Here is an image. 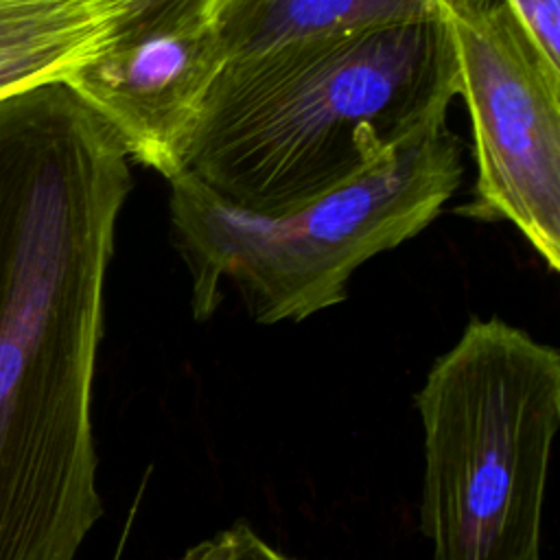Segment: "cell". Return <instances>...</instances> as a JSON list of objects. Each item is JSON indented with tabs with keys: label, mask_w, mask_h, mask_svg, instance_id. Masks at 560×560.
Here are the masks:
<instances>
[{
	"label": "cell",
	"mask_w": 560,
	"mask_h": 560,
	"mask_svg": "<svg viewBox=\"0 0 560 560\" xmlns=\"http://www.w3.org/2000/svg\"><path fill=\"white\" fill-rule=\"evenodd\" d=\"M129 190L122 144L72 90L0 101V477L92 424L105 276Z\"/></svg>",
	"instance_id": "6da1fadb"
},
{
	"label": "cell",
	"mask_w": 560,
	"mask_h": 560,
	"mask_svg": "<svg viewBox=\"0 0 560 560\" xmlns=\"http://www.w3.org/2000/svg\"><path fill=\"white\" fill-rule=\"evenodd\" d=\"M457 96L448 20L287 42L228 59L186 155L225 201L293 210L446 118Z\"/></svg>",
	"instance_id": "7a4b0ae2"
},
{
	"label": "cell",
	"mask_w": 560,
	"mask_h": 560,
	"mask_svg": "<svg viewBox=\"0 0 560 560\" xmlns=\"http://www.w3.org/2000/svg\"><path fill=\"white\" fill-rule=\"evenodd\" d=\"M462 173V142L446 118L354 179L280 214L238 208L184 171L171 179L168 210L195 317L217 311L225 280L260 324L302 322L343 302L352 273L420 234Z\"/></svg>",
	"instance_id": "3957f363"
},
{
	"label": "cell",
	"mask_w": 560,
	"mask_h": 560,
	"mask_svg": "<svg viewBox=\"0 0 560 560\" xmlns=\"http://www.w3.org/2000/svg\"><path fill=\"white\" fill-rule=\"evenodd\" d=\"M413 400L424 429L420 529L433 560H540L558 350L499 317L470 319Z\"/></svg>",
	"instance_id": "277c9868"
},
{
	"label": "cell",
	"mask_w": 560,
	"mask_h": 560,
	"mask_svg": "<svg viewBox=\"0 0 560 560\" xmlns=\"http://www.w3.org/2000/svg\"><path fill=\"white\" fill-rule=\"evenodd\" d=\"M475 138V201L464 214L512 223L560 271V72L501 0L446 13Z\"/></svg>",
	"instance_id": "5b68a950"
},
{
	"label": "cell",
	"mask_w": 560,
	"mask_h": 560,
	"mask_svg": "<svg viewBox=\"0 0 560 560\" xmlns=\"http://www.w3.org/2000/svg\"><path fill=\"white\" fill-rule=\"evenodd\" d=\"M225 61L212 18H129L66 88L114 131L129 160L171 182L186 171L208 90Z\"/></svg>",
	"instance_id": "8992f818"
},
{
	"label": "cell",
	"mask_w": 560,
	"mask_h": 560,
	"mask_svg": "<svg viewBox=\"0 0 560 560\" xmlns=\"http://www.w3.org/2000/svg\"><path fill=\"white\" fill-rule=\"evenodd\" d=\"M147 0H0V101L66 85Z\"/></svg>",
	"instance_id": "52a82bcc"
},
{
	"label": "cell",
	"mask_w": 560,
	"mask_h": 560,
	"mask_svg": "<svg viewBox=\"0 0 560 560\" xmlns=\"http://www.w3.org/2000/svg\"><path fill=\"white\" fill-rule=\"evenodd\" d=\"M488 0H221L214 26L225 59L287 42L433 22Z\"/></svg>",
	"instance_id": "ba28073f"
},
{
	"label": "cell",
	"mask_w": 560,
	"mask_h": 560,
	"mask_svg": "<svg viewBox=\"0 0 560 560\" xmlns=\"http://www.w3.org/2000/svg\"><path fill=\"white\" fill-rule=\"evenodd\" d=\"M540 59L560 72V0H501Z\"/></svg>",
	"instance_id": "9c48e42d"
},
{
	"label": "cell",
	"mask_w": 560,
	"mask_h": 560,
	"mask_svg": "<svg viewBox=\"0 0 560 560\" xmlns=\"http://www.w3.org/2000/svg\"><path fill=\"white\" fill-rule=\"evenodd\" d=\"M179 560H289L265 542L245 521L190 547Z\"/></svg>",
	"instance_id": "30bf717a"
},
{
	"label": "cell",
	"mask_w": 560,
	"mask_h": 560,
	"mask_svg": "<svg viewBox=\"0 0 560 560\" xmlns=\"http://www.w3.org/2000/svg\"><path fill=\"white\" fill-rule=\"evenodd\" d=\"M221 0H147L131 18L140 22L184 20V18H212Z\"/></svg>",
	"instance_id": "8fae6325"
}]
</instances>
